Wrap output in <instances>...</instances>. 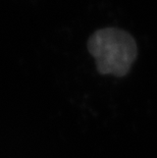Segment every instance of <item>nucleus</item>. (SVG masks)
<instances>
[{
    "mask_svg": "<svg viewBox=\"0 0 157 158\" xmlns=\"http://www.w3.org/2000/svg\"><path fill=\"white\" fill-rule=\"evenodd\" d=\"M87 47L95 59L97 72L103 76H126L138 55L133 36L118 28H105L93 33Z\"/></svg>",
    "mask_w": 157,
    "mask_h": 158,
    "instance_id": "1",
    "label": "nucleus"
}]
</instances>
